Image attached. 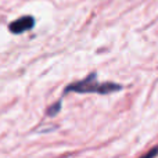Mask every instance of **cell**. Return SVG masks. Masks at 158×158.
Instances as JSON below:
<instances>
[{"mask_svg":"<svg viewBox=\"0 0 158 158\" xmlns=\"http://www.w3.org/2000/svg\"><path fill=\"white\" fill-rule=\"evenodd\" d=\"M97 75L96 72L90 74L89 77L81 79V81L72 82L64 89V94L69 92L75 93H100V94H110L114 92H119L123 89L122 85H118L115 82H103L100 83L98 81H96Z\"/></svg>","mask_w":158,"mask_h":158,"instance_id":"6da1fadb","label":"cell"},{"mask_svg":"<svg viewBox=\"0 0 158 158\" xmlns=\"http://www.w3.org/2000/svg\"><path fill=\"white\" fill-rule=\"evenodd\" d=\"M157 156H158V146L153 147L150 151H147V153H146L144 156H142L140 158H156Z\"/></svg>","mask_w":158,"mask_h":158,"instance_id":"277c9868","label":"cell"},{"mask_svg":"<svg viewBox=\"0 0 158 158\" xmlns=\"http://www.w3.org/2000/svg\"><path fill=\"white\" fill-rule=\"evenodd\" d=\"M33 25H35V18L31 15H24L11 22L8 25V29H10L11 33H24L27 31L32 29Z\"/></svg>","mask_w":158,"mask_h":158,"instance_id":"7a4b0ae2","label":"cell"},{"mask_svg":"<svg viewBox=\"0 0 158 158\" xmlns=\"http://www.w3.org/2000/svg\"><path fill=\"white\" fill-rule=\"evenodd\" d=\"M60 111H61V100H58L57 103L52 104V106L49 107V110H47V115H49V117H56Z\"/></svg>","mask_w":158,"mask_h":158,"instance_id":"3957f363","label":"cell"}]
</instances>
